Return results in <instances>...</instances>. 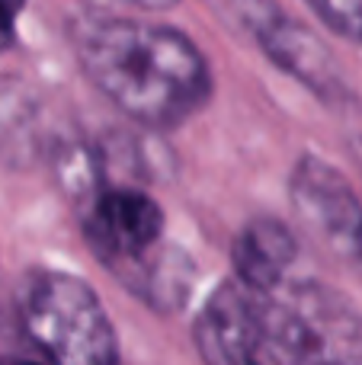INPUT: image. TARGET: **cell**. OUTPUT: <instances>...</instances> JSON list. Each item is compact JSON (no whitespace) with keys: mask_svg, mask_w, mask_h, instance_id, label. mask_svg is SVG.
<instances>
[{"mask_svg":"<svg viewBox=\"0 0 362 365\" xmlns=\"http://www.w3.org/2000/svg\"><path fill=\"white\" fill-rule=\"evenodd\" d=\"M48 160H51V167H55L58 186H61L64 195L77 205V212L109 186L106 170H103V154L81 138L55 141Z\"/></svg>","mask_w":362,"mask_h":365,"instance_id":"30bf717a","label":"cell"},{"mask_svg":"<svg viewBox=\"0 0 362 365\" xmlns=\"http://www.w3.org/2000/svg\"><path fill=\"white\" fill-rule=\"evenodd\" d=\"M292 212L318 244L343 259H356L362 234V202L350 180L327 160L305 154L289 180ZM359 263V259H356Z\"/></svg>","mask_w":362,"mask_h":365,"instance_id":"5b68a950","label":"cell"},{"mask_svg":"<svg viewBox=\"0 0 362 365\" xmlns=\"http://www.w3.org/2000/svg\"><path fill=\"white\" fill-rule=\"evenodd\" d=\"M19 327L45 365H119V336L93 285L38 269L19 295Z\"/></svg>","mask_w":362,"mask_h":365,"instance_id":"7a4b0ae2","label":"cell"},{"mask_svg":"<svg viewBox=\"0 0 362 365\" xmlns=\"http://www.w3.org/2000/svg\"><path fill=\"white\" fill-rule=\"evenodd\" d=\"M55 135L42 96L13 74H0V170H29L48 160Z\"/></svg>","mask_w":362,"mask_h":365,"instance_id":"ba28073f","label":"cell"},{"mask_svg":"<svg viewBox=\"0 0 362 365\" xmlns=\"http://www.w3.org/2000/svg\"><path fill=\"white\" fill-rule=\"evenodd\" d=\"M269 365H362V311L314 279L263 295Z\"/></svg>","mask_w":362,"mask_h":365,"instance_id":"3957f363","label":"cell"},{"mask_svg":"<svg viewBox=\"0 0 362 365\" xmlns=\"http://www.w3.org/2000/svg\"><path fill=\"white\" fill-rule=\"evenodd\" d=\"M241 13V26L257 38L263 55L282 68L289 77L305 83L311 93L321 100H343L346 83L340 74L337 58L331 55L327 42L305 23L286 16L276 6H237Z\"/></svg>","mask_w":362,"mask_h":365,"instance_id":"8992f818","label":"cell"},{"mask_svg":"<svg viewBox=\"0 0 362 365\" xmlns=\"http://www.w3.org/2000/svg\"><path fill=\"white\" fill-rule=\"evenodd\" d=\"M192 340L205 365H269L263 336V295L234 276L224 279L199 308Z\"/></svg>","mask_w":362,"mask_h":365,"instance_id":"52a82bcc","label":"cell"},{"mask_svg":"<svg viewBox=\"0 0 362 365\" xmlns=\"http://www.w3.org/2000/svg\"><path fill=\"white\" fill-rule=\"evenodd\" d=\"M23 6L19 4H0V51L10 48L16 38V16Z\"/></svg>","mask_w":362,"mask_h":365,"instance_id":"7c38bea8","label":"cell"},{"mask_svg":"<svg viewBox=\"0 0 362 365\" xmlns=\"http://www.w3.org/2000/svg\"><path fill=\"white\" fill-rule=\"evenodd\" d=\"M87 81L128 119L173 128L212 96V71L186 32L151 19L93 16L74 26Z\"/></svg>","mask_w":362,"mask_h":365,"instance_id":"6da1fadb","label":"cell"},{"mask_svg":"<svg viewBox=\"0 0 362 365\" xmlns=\"http://www.w3.org/2000/svg\"><path fill=\"white\" fill-rule=\"evenodd\" d=\"M81 225L103 266L122 279L125 289L164 250V208L138 186H106L81 208Z\"/></svg>","mask_w":362,"mask_h":365,"instance_id":"277c9868","label":"cell"},{"mask_svg":"<svg viewBox=\"0 0 362 365\" xmlns=\"http://www.w3.org/2000/svg\"><path fill=\"white\" fill-rule=\"evenodd\" d=\"M295 257H299V240L273 215L250 218L231 247L234 279L257 295H273L276 289H282Z\"/></svg>","mask_w":362,"mask_h":365,"instance_id":"9c48e42d","label":"cell"},{"mask_svg":"<svg viewBox=\"0 0 362 365\" xmlns=\"http://www.w3.org/2000/svg\"><path fill=\"white\" fill-rule=\"evenodd\" d=\"M356 259L362 263V234H359V247H356Z\"/></svg>","mask_w":362,"mask_h":365,"instance_id":"5bb4252c","label":"cell"},{"mask_svg":"<svg viewBox=\"0 0 362 365\" xmlns=\"http://www.w3.org/2000/svg\"><path fill=\"white\" fill-rule=\"evenodd\" d=\"M311 10L333 32L362 45V0H314Z\"/></svg>","mask_w":362,"mask_h":365,"instance_id":"8fae6325","label":"cell"},{"mask_svg":"<svg viewBox=\"0 0 362 365\" xmlns=\"http://www.w3.org/2000/svg\"><path fill=\"white\" fill-rule=\"evenodd\" d=\"M353 160H356V167L362 170V138L353 141Z\"/></svg>","mask_w":362,"mask_h":365,"instance_id":"4fadbf2b","label":"cell"}]
</instances>
